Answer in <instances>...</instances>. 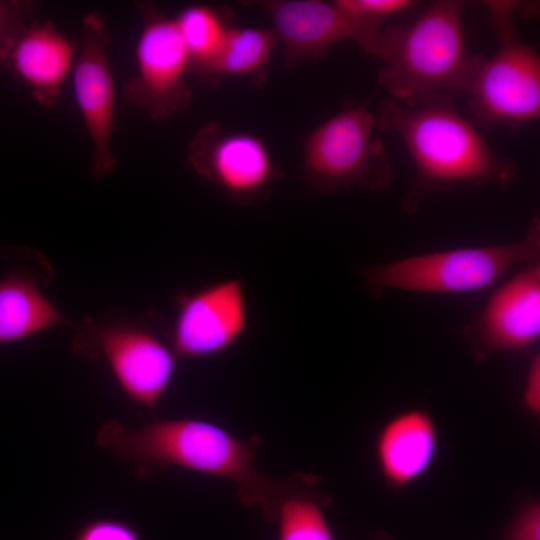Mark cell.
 <instances>
[{"mask_svg": "<svg viewBox=\"0 0 540 540\" xmlns=\"http://www.w3.org/2000/svg\"><path fill=\"white\" fill-rule=\"evenodd\" d=\"M72 540H143L129 522L114 517H98L85 522Z\"/></svg>", "mask_w": 540, "mask_h": 540, "instance_id": "cell-20", "label": "cell"}, {"mask_svg": "<svg viewBox=\"0 0 540 540\" xmlns=\"http://www.w3.org/2000/svg\"><path fill=\"white\" fill-rule=\"evenodd\" d=\"M278 42L273 28L230 26L222 50L204 79L260 76Z\"/></svg>", "mask_w": 540, "mask_h": 540, "instance_id": "cell-19", "label": "cell"}, {"mask_svg": "<svg viewBox=\"0 0 540 540\" xmlns=\"http://www.w3.org/2000/svg\"><path fill=\"white\" fill-rule=\"evenodd\" d=\"M353 16L368 23L381 26L383 20L409 8L410 0H336Z\"/></svg>", "mask_w": 540, "mask_h": 540, "instance_id": "cell-21", "label": "cell"}, {"mask_svg": "<svg viewBox=\"0 0 540 540\" xmlns=\"http://www.w3.org/2000/svg\"><path fill=\"white\" fill-rule=\"evenodd\" d=\"M522 402L527 411L535 416H540V355L535 353L527 366Z\"/></svg>", "mask_w": 540, "mask_h": 540, "instance_id": "cell-24", "label": "cell"}, {"mask_svg": "<svg viewBox=\"0 0 540 540\" xmlns=\"http://www.w3.org/2000/svg\"><path fill=\"white\" fill-rule=\"evenodd\" d=\"M34 3L29 0H0V48L29 22Z\"/></svg>", "mask_w": 540, "mask_h": 540, "instance_id": "cell-23", "label": "cell"}, {"mask_svg": "<svg viewBox=\"0 0 540 540\" xmlns=\"http://www.w3.org/2000/svg\"><path fill=\"white\" fill-rule=\"evenodd\" d=\"M376 115L350 105L309 132L302 141L303 170L319 191L360 188L386 190L394 170L385 146L373 136Z\"/></svg>", "mask_w": 540, "mask_h": 540, "instance_id": "cell-6", "label": "cell"}, {"mask_svg": "<svg viewBox=\"0 0 540 540\" xmlns=\"http://www.w3.org/2000/svg\"><path fill=\"white\" fill-rule=\"evenodd\" d=\"M76 56L75 42L50 20L29 21L0 48V63L18 76L36 101L47 108L56 105Z\"/></svg>", "mask_w": 540, "mask_h": 540, "instance_id": "cell-14", "label": "cell"}, {"mask_svg": "<svg viewBox=\"0 0 540 540\" xmlns=\"http://www.w3.org/2000/svg\"><path fill=\"white\" fill-rule=\"evenodd\" d=\"M463 9L458 0L436 1L410 24L381 32L378 82L393 100L416 107L467 91L483 56L466 48Z\"/></svg>", "mask_w": 540, "mask_h": 540, "instance_id": "cell-3", "label": "cell"}, {"mask_svg": "<svg viewBox=\"0 0 540 540\" xmlns=\"http://www.w3.org/2000/svg\"><path fill=\"white\" fill-rule=\"evenodd\" d=\"M464 332L478 358L533 346L540 337V261L499 286Z\"/></svg>", "mask_w": 540, "mask_h": 540, "instance_id": "cell-13", "label": "cell"}, {"mask_svg": "<svg viewBox=\"0 0 540 540\" xmlns=\"http://www.w3.org/2000/svg\"><path fill=\"white\" fill-rule=\"evenodd\" d=\"M319 482L309 473L287 477L273 520L278 540H336L324 511L331 500Z\"/></svg>", "mask_w": 540, "mask_h": 540, "instance_id": "cell-17", "label": "cell"}, {"mask_svg": "<svg viewBox=\"0 0 540 540\" xmlns=\"http://www.w3.org/2000/svg\"><path fill=\"white\" fill-rule=\"evenodd\" d=\"M190 59V73L204 79L222 50L230 26L222 12L207 4H191L174 17Z\"/></svg>", "mask_w": 540, "mask_h": 540, "instance_id": "cell-18", "label": "cell"}, {"mask_svg": "<svg viewBox=\"0 0 540 540\" xmlns=\"http://www.w3.org/2000/svg\"><path fill=\"white\" fill-rule=\"evenodd\" d=\"M187 160L198 175L241 205L266 200L282 174L260 137L226 130L218 122H209L194 134Z\"/></svg>", "mask_w": 540, "mask_h": 540, "instance_id": "cell-9", "label": "cell"}, {"mask_svg": "<svg viewBox=\"0 0 540 540\" xmlns=\"http://www.w3.org/2000/svg\"><path fill=\"white\" fill-rule=\"evenodd\" d=\"M75 351L103 358L118 384L134 402L153 408L170 386L177 355L152 326L140 323H89Z\"/></svg>", "mask_w": 540, "mask_h": 540, "instance_id": "cell-8", "label": "cell"}, {"mask_svg": "<svg viewBox=\"0 0 540 540\" xmlns=\"http://www.w3.org/2000/svg\"><path fill=\"white\" fill-rule=\"evenodd\" d=\"M64 324L69 320L45 297L32 276L14 272L0 280V344Z\"/></svg>", "mask_w": 540, "mask_h": 540, "instance_id": "cell-16", "label": "cell"}, {"mask_svg": "<svg viewBox=\"0 0 540 540\" xmlns=\"http://www.w3.org/2000/svg\"><path fill=\"white\" fill-rule=\"evenodd\" d=\"M168 338L177 357L204 359L234 347L249 325L243 282L226 278L176 294Z\"/></svg>", "mask_w": 540, "mask_h": 540, "instance_id": "cell-10", "label": "cell"}, {"mask_svg": "<svg viewBox=\"0 0 540 540\" xmlns=\"http://www.w3.org/2000/svg\"><path fill=\"white\" fill-rule=\"evenodd\" d=\"M253 3L270 16L272 28L284 46L288 68L306 60H317L333 45L346 40L355 42L365 53L377 56L380 26L353 16L336 1L262 0Z\"/></svg>", "mask_w": 540, "mask_h": 540, "instance_id": "cell-11", "label": "cell"}, {"mask_svg": "<svg viewBox=\"0 0 540 540\" xmlns=\"http://www.w3.org/2000/svg\"><path fill=\"white\" fill-rule=\"evenodd\" d=\"M498 48L482 58L467 89L473 120L483 126L519 128L540 116V56L517 39L511 1H487Z\"/></svg>", "mask_w": 540, "mask_h": 540, "instance_id": "cell-5", "label": "cell"}, {"mask_svg": "<svg viewBox=\"0 0 540 540\" xmlns=\"http://www.w3.org/2000/svg\"><path fill=\"white\" fill-rule=\"evenodd\" d=\"M540 221L514 242L463 247L367 266L361 276L376 296L387 290L458 294L486 289L518 265L539 261Z\"/></svg>", "mask_w": 540, "mask_h": 540, "instance_id": "cell-4", "label": "cell"}, {"mask_svg": "<svg viewBox=\"0 0 540 540\" xmlns=\"http://www.w3.org/2000/svg\"><path fill=\"white\" fill-rule=\"evenodd\" d=\"M376 119L377 128L401 138L415 167L401 204L406 213L417 211L432 193L463 185L506 186L518 175V165L489 147L449 94L416 107L388 99Z\"/></svg>", "mask_w": 540, "mask_h": 540, "instance_id": "cell-2", "label": "cell"}, {"mask_svg": "<svg viewBox=\"0 0 540 540\" xmlns=\"http://www.w3.org/2000/svg\"><path fill=\"white\" fill-rule=\"evenodd\" d=\"M500 540H540V502L525 501L514 513Z\"/></svg>", "mask_w": 540, "mask_h": 540, "instance_id": "cell-22", "label": "cell"}, {"mask_svg": "<svg viewBox=\"0 0 540 540\" xmlns=\"http://www.w3.org/2000/svg\"><path fill=\"white\" fill-rule=\"evenodd\" d=\"M110 34L103 15L87 13L81 22V46L73 66L76 102L92 144L91 172L109 175L117 165L112 150L115 87L109 59Z\"/></svg>", "mask_w": 540, "mask_h": 540, "instance_id": "cell-12", "label": "cell"}, {"mask_svg": "<svg viewBox=\"0 0 540 540\" xmlns=\"http://www.w3.org/2000/svg\"><path fill=\"white\" fill-rule=\"evenodd\" d=\"M141 29L135 46L136 73L125 87L130 105L154 120L187 109L193 91L186 81L190 59L174 17L152 2L136 4Z\"/></svg>", "mask_w": 540, "mask_h": 540, "instance_id": "cell-7", "label": "cell"}, {"mask_svg": "<svg viewBox=\"0 0 540 540\" xmlns=\"http://www.w3.org/2000/svg\"><path fill=\"white\" fill-rule=\"evenodd\" d=\"M439 449L434 417L423 408H409L390 417L378 430L373 454L385 486L401 491L424 477Z\"/></svg>", "mask_w": 540, "mask_h": 540, "instance_id": "cell-15", "label": "cell"}, {"mask_svg": "<svg viewBox=\"0 0 540 540\" xmlns=\"http://www.w3.org/2000/svg\"><path fill=\"white\" fill-rule=\"evenodd\" d=\"M99 447L132 464L137 479L169 467L231 481L240 502L259 508L273 521L287 479L275 480L255 463L260 437L240 438L201 418L156 419L127 429L115 419L104 422L95 436Z\"/></svg>", "mask_w": 540, "mask_h": 540, "instance_id": "cell-1", "label": "cell"}]
</instances>
